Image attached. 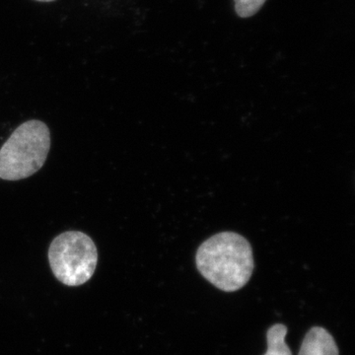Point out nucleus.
Wrapping results in <instances>:
<instances>
[{"label":"nucleus","mask_w":355,"mask_h":355,"mask_svg":"<svg viewBox=\"0 0 355 355\" xmlns=\"http://www.w3.org/2000/svg\"><path fill=\"white\" fill-rule=\"evenodd\" d=\"M198 272L225 292L243 288L254 270L253 251L243 236L221 232L203 242L196 254Z\"/></svg>","instance_id":"f257e3e1"},{"label":"nucleus","mask_w":355,"mask_h":355,"mask_svg":"<svg viewBox=\"0 0 355 355\" xmlns=\"http://www.w3.org/2000/svg\"><path fill=\"white\" fill-rule=\"evenodd\" d=\"M51 148L48 125L39 120L25 121L0 148V179L19 181L42 169Z\"/></svg>","instance_id":"f03ea898"},{"label":"nucleus","mask_w":355,"mask_h":355,"mask_svg":"<svg viewBox=\"0 0 355 355\" xmlns=\"http://www.w3.org/2000/svg\"><path fill=\"white\" fill-rule=\"evenodd\" d=\"M48 256L55 279L67 286L86 284L94 275L98 263L95 243L80 231H67L57 236Z\"/></svg>","instance_id":"7ed1b4c3"},{"label":"nucleus","mask_w":355,"mask_h":355,"mask_svg":"<svg viewBox=\"0 0 355 355\" xmlns=\"http://www.w3.org/2000/svg\"><path fill=\"white\" fill-rule=\"evenodd\" d=\"M298 355H340V352L328 331L313 327L306 334Z\"/></svg>","instance_id":"20e7f679"},{"label":"nucleus","mask_w":355,"mask_h":355,"mask_svg":"<svg viewBox=\"0 0 355 355\" xmlns=\"http://www.w3.org/2000/svg\"><path fill=\"white\" fill-rule=\"evenodd\" d=\"M286 326L275 324L266 333L268 350L263 355H292L291 349L286 343Z\"/></svg>","instance_id":"39448f33"},{"label":"nucleus","mask_w":355,"mask_h":355,"mask_svg":"<svg viewBox=\"0 0 355 355\" xmlns=\"http://www.w3.org/2000/svg\"><path fill=\"white\" fill-rule=\"evenodd\" d=\"M266 0H234L235 11L241 18H249L260 11Z\"/></svg>","instance_id":"423d86ee"},{"label":"nucleus","mask_w":355,"mask_h":355,"mask_svg":"<svg viewBox=\"0 0 355 355\" xmlns=\"http://www.w3.org/2000/svg\"><path fill=\"white\" fill-rule=\"evenodd\" d=\"M36 1H40V2H53V1H55V0H36Z\"/></svg>","instance_id":"0eeeda50"}]
</instances>
